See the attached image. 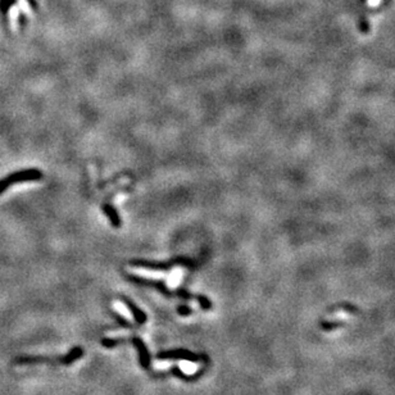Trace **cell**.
I'll return each mask as SVG.
<instances>
[{"mask_svg":"<svg viewBox=\"0 0 395 395\" xmlns=\"http://www.w3.org/2000/svg\"><path fill=\"white\" fill-rule=\"evenodd\" d=\"M102 209H103V212L107 214L108 220H109V222L112 223L113 227H115V228L121 227L122 221H121V218H120V214H118L117 211L114 209V207H112L110 204H103Z\"/></svg>","mask_w":395,"mask_h":395,"instance_id":"3957f363","label":"cell"},{"mask_svg":"<svg viewBox=\"0 0 395 395\" xmlns=\"http://www.w3.org/2000/svg\"><path fill=\"white\" fill-rule=\"evenodd\" d=\"M43 179V172L37 168H27V170L17 171V172L9 173L7 177L0 180V195L6 192L13 185L19 182L28 181H40Z\"/></svg>","mask_w":395,"mask_h":395,"instance_id":"6da1fadb","label":"cell"},{"mask_svg":"<svg viewBox=\"0 0 395 395\" xmlns=\"http://www.w3.org/2000/svg\"><path fill=\"white\" fill-rule=\"evenodd\" d=\"M181 276H182V268L179 267V268L173 269L172 274H171V279L167 280V286L170 289H175L179 286L180 281H181Z\"/></svg>","mask_w":395,"mask_h":395,"instance_id":"5b68a950","label":"cell"},{"mask_svg":"<svg viewBox=\"0 0 395 395\" xmlns=\"http://www.w3.org/2000/svg\"><path fill=\"white\" fill-rule=\"evenodd\" d=\"M179 367H180V370H181L182 372L185 373V375H187V376H191V375H195V373L199 371L201 365H199V363L189 362V361H180Z\"/></svg>","mask_w":395,"mask_h":395,"instance_id":"277c9868","label":"cell"},{"mask_svg":"<svg viewBox=\"0 0 395 395\" xmlns=\"http://www.w3.org/2000/svg\"><path fill=\"white\" fill-rule=\"evenodd\" d=\"M173 365H175V363L170 362V361H158V362H154L153 367H154V370L165 371V370H168V368L172 367Z\"/></svg>","mask_w":395,"mask_h":395,"instance_id":"52a82bcc","label":"cell"},{"mask_svg":"<svg viewBox=\"0 0 395 395\" xmlns=\"http://www.w3.org/2000/svg\"><path fill=\"white\" fill-rule=\"evenodd\" d=\"M380 2H381V0H367V4H368V6H377V4H379L380 3Z\"/></svg>","mask_w":395,"mask_h":395,"instance_id":"ba28073f","label":"cell"},{"mask_svg":"<svg viewBox=\"0 0 395 395\" xmlns=\"http://www.w3.org/2000/svg\"><path fill=\"white\" fill-rule=\"evenodd\" d=\"M83 354L81 349H74V351H72L69 356H67L66 358H54V360H49V358H26V360L18 361V363H37V362H53V361H57V362H64L69 363L73 360L78 358Z\"/></svg>","mask_w":395,"mask_h":395,"instance_id":"7a4b0ae2","label":"cell"},{"mask_svg":"<svg viewBox=\"0 0 395 395\" xmlns=\"http://www.w3.org/2000/svg\"><path fill=\"white\" fill-rule=\"evenodd\" d=\"M113 308L115 309V312L120 313V314H121L124 319H126L127 321H134V320H132V314H131V312H130V309L122 302H118V300L117 302H114L113 303Z\"/></svg>","mask_w":395,"mask_h":395,"instance_id":"8992f818","label":"cell"}]
</instances>
